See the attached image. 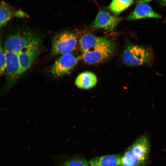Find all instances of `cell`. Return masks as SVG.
Wrapping results in <instances>:
<instances>
[{
  "label": "cell",
  "instance_id": "obj_1",
  "mask_svg": "<svg viewBox=\"0 0 166 166\" xmlns=\"http://www.w3.org/2000/svg\"><path fill=\"white\" fill-rule=\"evenodd\" d=\"M122 62L130 67L150 66L154 62V56L149 46L127 42L122 53Z\"/></svg>",
  "mask_w": 166,
  "mask_h": 166
},
{
  "label": "cell",
  "instance_id": "obj_2",
  "mask_svg": "<svg viewBox=\"0 0 166 166\" xmlns=\"http://www.w3.org/2000/svg\"><path fill=\"white\" fill-rule=\"evenodd\" d=\"M41 43L40 38L34 32L20 29L16 30L8 36L3 47L5 51L18 53L25 48Z\"/></svg>",
  "mask_w": 166,
  "mask_h": 166
},
{
  "label": "cell",
  "instance_id": "obj_3",
  "mask_svg": "<svg viewBox=\"0 0 166 166\" xmlns=\"http://www.w3.org/2000/svg\"><path fill=\"white\" fill-rule=\"evenodd\" d=\"M150 142L145 135L137 138L125 151L131 166H145L150 152Z\"/></svg>",
  "mask_w": 166,
  "mask_h": 166
},
{
  "label": "cell",
  "instance_id": "obj_4",
  "mask_svg": "<svg viewBox=\"0 0 166 166\" xmlns=\"http://www.w3.org/2000/svg\"><path fill=\"white\" fill-rule=\"evenodd\" d=\"M77 38L75 34L69 31H64L57 34L54 37L51 49L53 55L71 53L76 48Z\"/></svg>",
  "mask_w": 166,
  "mask_h": 166
},
{
  "label": "cell",
  "instance_id": "obj_5",
  "mask_svg": "<svg viewBox=\"0 0 166 166\" xmlns=\"http://www.w3.org/2000/svg\"><path fill=\"white\" fill-rule=\"evenodd\" d=\"M115 44L110 39L89 50L82 52V58L86 63L101 62L110 57L114 51Z\"/></svg>",
  "mask_w": 166,
  "mask_h": 166
},
{
  "label": "cell",
  "instance_id": "obj_6",
  "mask_svg": "<svg viewBox=\"0 0 166 166\" xmlns=\"http://www.w3.org/2000/svg\"><path fill=\"white\" fill-rule=\"evenodd\" d=\"M78 56L72 53L61 55L50 68V72L55 77H59L70 73L77 64Z\"/></svg>",
  "mask_w": 166,
  "mask_h": 166
},
{
  "label": "cell",
  "instance_id": "obj_7",
  "mask_svg": "<svg viewBox=\"0 0 166 166\" xmlns=\"http://www.w3.org/2000/svg\"><path fill=\"white\" fill-rule=\"evenodd\" d=\"M5 51L6 59V87L9 89L22 74L18 53Z\"/></svg>",
  "mask_w": 166,
  "mask_h": 166
},
{
  "label": "cell",
  "instance_id": "obj_8",
  "mask_svg": "<svg viewBox=\"0 0 166 166\" xmlns=\"http://www.w3.org/2000/svg\"><path fill=\"white\" fill-rule=\"evenodd\" d=\"M121 20L109 12L100 10L91 26L92 28H101L108 31L114 29Z\"/></svg>",
  "mask_w": 166,
  "mask_h": 166
},
{
  "label": "cell",
  "instance_id": "obj_9",
  "mask_svg": "<svg viewBox=\"0 0 166 166\" xmlns=\"http://www.w3.org/2000/svg\"><path fill=\"white\" fill-rule=\"evenodd\" d=\"M41 44L29 47L18 53L21 74L26 72L31 66L39 52Z\"/></svg>",
  "mask_w": 166,
  "mask_h": 166
},
{
  "label": "cell",
  "instance_id": "obj_10",
  "mask_svg": "<svg viewBox=\"0 0 166 166\" xmlns=\"http://www.w3.org/2000/svg\"><path fill=\"white\" fill-rule=\"evenodd\" d=\"M28 15L21 10H17L3 1L0 6V26L2 27L13 18L27 17Z\"/></svg>",
  "mask_w": 166,
  "mask_h": 166
},
{
  "label": "cell",
  "instance_id": "obj_11",
  "mask_svg": "<svg viewBox=\"0 0 166 166\" xmlns=\"http://www.w3.org/2000/svg\"><path fill=\"white\" fill-rule=\"evenodd\" d=\"M161 17L152 8L145 3H137L136 7L126 18L128 21L146 18H158Z\"/></svg>",
  "mask_w": 166,
  "mask_h": 166
},
{
  "label": "cell",
  "instance_id": "obj_12",
  "mask_svg": "<svg viewBox=\"0 0 166 166\" xmlns=\"http://www.w3.org/2000/svg\"><path fill=\"white\" fill-rule=\"evenodd\" d=\"M121 156L116 154L93 157L89 160V166H121Z\"/></svg>",
  "mask_w": 166,
  "mask_h": 166
},
{
  "label": "cell",
  "instance_id": "obj_13",
  "mask_svg": "<svg viewBox=\"0 0 166 166\" xmlns=\"http://www.w3.org/2000/svg\"><path fill=\"white\" fill-rule=\"evenodd\" d=\"M109 39L106 37H100L90 33L84 35L80 40V46L82 52L86 51L105 42Z\"/></svg>",
  "mask_w": 166,
  "mask_h": 166
},
{
  "label": "cell",
  "instance_id": "obj_14",
  "mask_svg": "<svg viewBox=\"0 0 166 166\" xmlns=\"http://www.w3.org/2000/svg\"><path fill=\"white\" fill-rule=\"evenodd\" d=\"M97 82L96 75L92 72L85 71L80 74L75 81V84L78 88L87 89L94 86Z\"/></svg>",
  "mask_w": 166,
  "mask_h": 166
},
{
  "label": "cell",
  "instance_id": "obj_15",
  "mask_svg": "<svg viewBox=\"0 0 166 166\" xmlns=\"http://www.w3.org/2000/svg\"><path fill=\"white\" fill-rule=\"evenodd\" d=\"M134 0H113L109 9L115 14H118L124 10L133 3Z\"/></svg>",
  "mask_w": 166,
  "mask_h": 166
},
{
  "label": "cell",
  "instance_id": "obj_16",
  "mask_svg": "<svg viewBox=\"0 0 166 166\" xmlns=\"http://www.w3.org/2000/svg\"><path fill=\"white\" fill-rule=\"evenodd\" d=\"M60 166H89L88 162L84 157H72L61 163Z\"/></svg>",
  "mask_w": 166,
  "mask_h": 166
},
{
  "label": "cell",
  "instance_id": "obj_17",
  "mask_svg": "<svg viewBox=\"0 0 166 166\" xmlns=\"http://www.w3.org/2000/svg\"><path fill=\"white\" fill-rule=\"evenodd\" d=\"M0 41V74L3 75L6 71V59L5 52Z\"/></svg>",
  "mask_w": 166,
  "mask_h": 166
},
{
  "label": "cell",
  "instance_id": "obj_18",
  "mask_svg": "<svg viewBox=\"0 0 166 166\" xmlns=\"http://www.w3.org/2000/svg\"><path fill=\"white\" fill-rule=\"evenodd\" d=\"M153 0H136V3H147L150 2Z\"/></svg>",
  "mask_w": 166,
  "mask_h": 166
},
{
  "label": "cell",
  "instance_id": "obj_19",
  "mask_svg": "<svg viewBox=\"0 0 166 166\" xmlns=\"http://www.w3.org/2000/svg\"><path fill=\"white\" fill-rule=\"evenodd\" d=\"M160 1L162 5L166 6V0H160Z\"/></svg>",
  "mask_w": 166,
  "mask_h": 166
},
{
  "label": "cell",
  "instance_id": "obj_20",
  "mask_svg": "<svg viewBox=\"0 0 166 166\" xmlns=\"http://www.w3.org/2000/svg\"><path fill=\"white\" fill-rule=\"evenodd\" d=\"M93 0V1H95V0Z\"/></svg>",
  "mask_w": 166,
  "mask_h": 166
}]
</instances>
